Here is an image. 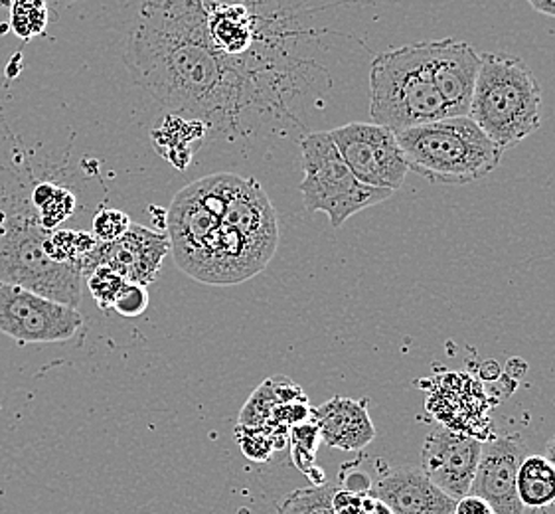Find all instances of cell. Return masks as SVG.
<instances>
[{
  "label": "cell",
  "mask_w": 555,
  "mask_h": 514,
  "mask_svg": "<svg viewBox=\"0 0 555 514\" xmlns=\"http://www.w3.org/2000/svg\"><path fill=\"white\" fill-rule=\"evenodd\" d=\"M125 62L134 83L168 112L234 129L251 101L247 79L204 28L201 0H146L134 14Z\"/></svg>",
  "instance_id": "6da1fadb"
},
{
  "label": "cell",
  "mask_w": 555,
  "mask_h": 514,
  "mask_svg": "<svg viewBox=\"0 0 555 514\" xmlns=\"http://www.w3.org/2000/svg\"><path fill=\"white\" fill-rule=\"evenodd\" d=\"M411 172L434 184H470L487 179L502 160L500 149L468 115L396 131Z\"/></svg>",
  "instance_id": "7a4b0ae2"
},
{
  "label": "cell",
  "mask_w": 555,
  "mask_h": 514,
  "mask_svg": "<svg viewBox=\"0 0 555 514\" xmlns=\"http://www.w3.org/2000/svg\"><path fill=\"white\" fill-rule=\"evenodd\" d=\"M468 117L504 151L540 129L542 88L522 57L480 54Z\"/></svg>",
  "instance_id": "3957f363"
},
{
  "label": "cell",
  "mask_w": 555,
  "mask_h": 514,
  "mask_svg": "<svg viewBox=\"0 0 555 514\" xmlns=\"http://www.w3.org/2000/svg\"><path fill=\"white\" fill-rule=\"evenodd\" d=\"M370 115L374 124L391 131L451 117L435 86L427 42L401 46L374 57L370 69Z\"/></svg>",
  "instance_id": "277c9868"
},
{
  "label": "cell",
  "mask_w": 555,
  "mask_h": 514,
  "mask_svg": "<svg viewBox=\"0 0 555 514\" xmlns=\"http://www.w3.org/2000/svg\"><path fill=\"white\" fill-rule=\"evenodd\" d=\"M33 210L11 216L0 232V281L34 291L78 309L83 271L48 254L46 235Z\"/></svg>",
  "instance_id": "5b68a950"
},
{
  "label": "cell",
  "mask_w": 555,
  "mask_h": 514,
  "mask_svg": "<svg viewBox=\"0 0 555 514\" xmlns=\"http://www.w3.org/2000/svg\"><path fill=\"white\" fill-rule=\"evenodd\" d=\"M305 179L300 182L305 208L324 213L333 228H340L354 214L388 201L393 191L367 187L346 165L328 131L307 134L300 141Z\"/></svg>",
  "instance_id": "8992f818"
},
{
  "label": "cell",
  "mask_w": 555,
  "mask_h": 514,
  "mask_svg": "<svg viewBox=\"0 0 555 514\" xmlns=\"http://www.w3.org/2000/svg\"><path fill=\"white\" fill-rule=\"evenodd\" d=\"M83 323L76 307L0 281V333L18 345L64 343L78 335Z\"/></svg>",
  "instance_id": "52a82bcc"
},
{
  "label": "cell",
  "mask_w": 555,
  "mask_h": 514,
  "mask_svg": "<svg viewBox=\"0 0 555 514\" xmlns=\"http://www.w3.org/2000/svg\"><path fill=\"white\" fill-rule=\"evenodd\" d=\"M328 133L346 165L364 184L400 191L410 167L396 131L378 124H348Z\"/></svg>",
  "instance_id": "ba28073f"
},
{
  "label": "cell",
  "mask_w": 555,
  "mask_h": 514,
  "mask_svg": "<svg viewBox=\"0 0 555 514\" xmlns=\"http://www.w3.org/2000/svg\"><path fill=\"white\" fill-rule=\"evenodd\" d=\"M480 451L482 444L475 437L437 427L423 441L422 471L435 487L459 501L470 492Z\"/></svg>",
  "instance_id": "9c48e42d"
},
{
  "label": "cell",
  "mask_w": 555,
  "mask_h": 514,
  "mask_svg": "<svg viewBox=\"0 0 555 514\" xmlns=\"http://www.w3.org/2000/svg\"><path fill=\"white\" fill-rule=\"evenodd\" d=\"M168 252L170 240L167 234L153 232L145 226L131 224L119 240L98 244L89 256L86 275L98 266H107L131 283L151 285L158 278Z\"/></svg>",
  "instance_id": "30bf717a"
},
{
  "label": "cell",
  "mask_w": 555,
  "mask_h": 514,
  "mask_svg": "<svg viewBox=\"0 0 555 514\" xmlns=\"http://www.w3.org/2000/svg\"><path fill=\"white\" fill-rule=\"evenodd\" d=\"M526 458V446L518 436H502L482 446L470 494L492 506L494 514H524L516 491L518 467Z\"/></svg>",
  "instance_id": "8fae6325"
},
{
  "label": "cell",
  "mask_w": 555,
  "mask_h": 514,
  "mask_svg": "<svg viewBox=\"0 0 555 514\" xmlns=\"http://www.w3.org/2000/svg\"><path fill=\"white\" fill-rule=\"evenodd\" d=\"M220 224V218L202 204L192 187L182 189L175 196L167 214V235L178 268L190 278L201 269L211 237Z\"/></svg>",
  "instance_id": "7c38bea8"
},
{
  "label": "cell",
  "mask_w": 555,
  "mask_h": 514,
  "mask_svg": "<svg viewBox=\"0 0 555 514\" xmlns=\"http://www.w3.org/2000/svg\"><path fill=\"white\" fill-rule=\"evenodd\" d=\"M427 50L435 86L449 107V115H468L480 69V54L473 46L453 38L427 42Z\"/></svg>",
  "instance_id": "4fadbf2b"
},
{
  "label": "cell",
  "mask_w": 555,
  "mask_h": 514,
  "mask_svg": "<svg viewBox=\"0 0 555 514\" xmlns=\"http://www.w3.org/2000/svg\"><path fill=\"white\" fill-rule=\"evenodd\" d=\"M220 222L244 234L267 254H275L279 244L278 213L256 179L234 175Z\"/></svg>",
  "instance_id": "5bb4252c"
},
{
  "label": "cell",
  "mask_w": 555,
  "mask_h": 514,
  "mask_svg": "<svg viewBox=\"0 0 555 514\" xmlns=\"http://www.w3.org/2000/svg\"><path fill=\"white\" fill-rule=\"evenodd\" d=\"M370 494L388 504L393 514H453L456 504L420 467L382 471L372 483Z\"/></svg>",
  "instance_id": "9a60e30c"
},
{
  "label": "cell",
  "mask_w": 555,
  "mask_h": 514,
  "mask_svg": "<svg viewBox=\"0 0 555 514\" xmlns=\"http://www.w3.org/2000/svg\"><path fill=\"white\" fill-rule=\"evenodd\" d=\"M312 420L328 448L358 451L376 439V427L367 414L366 400L334 396L312 412Z\"/></svg>",
  "instance_id": "2e32d148"
},
{
  "label": "cell",
  "mask_w": 555,
  "mask_h": 514,
  "mask_svg": "<svg viewBox=\"0 0 555 514\" xmlns=\"http://www.w3.org/2000/svg\"><path fill=\"white\" fill-rule=\"evenodd\" d=\"M204 127L208 125L201 119H184L178 113H170L165 124L153 133L156 151L182 170L189 167L190 158L194 155V149H190V143H196L202 139Z\"/></svg>",
  "instance_id": "e0dca14e"
},
{
  "label": "cell",
  "mask_w": 555,
  "mask_h": 514,
  "mask_svg": "<svg viewBox=\"0 0 555 514\" xmlns=\"http://www.w3.org/2000/svg\"><path fill=\"white\" fill-rule=\"evenodd\" d=\"M516 491L524 509L555 503V470L545 455H526L516 475Z\"/></svg>",
  "instance_id": "ac0fdd59"
},
{
  "label": "cell",
  "mask_w": 555,
  "mask_h": 514,
  "mask_svg": "<svg viewBox=\"0 0 555 514\" xmlns=\"http://www.w3.org/2000/svg\"><path fill=\"white\" fill-rule=\"evenodd\" d=\"M33 201L38 210L36 213L38 222L46 230H52L60 222L69 218L74 213V204H76L72 192H67L66 189H57L56 184H50V182H44L36 189Z\"/></svg>",
  "instance_id": "d6986e66"
},
{
  "label": "cell",
  "mask_w": 555,
  "mask_h": 514,
  "mask_svg": "<svg viewBox=\"0 0 555 514\" xmlns=\"http://www.w3.org/2000/svg\"><path fill=\"white\" fill-rule=\"evenodd\" d=\"M333 483L312 485L287 494L278 506V514H334L333 497L336 492Z\"/></svg>",
  "instance_id": "ffe728a7"
},
{
  "label": "cell",
  "mask_w": 555,
  "mask_h": 514,
  "mask_svg": "<svg viewBox=\"0 0 555 514\" xmlns=\"http://www.w3.org/2000/svg\"><path fill=\"white\" fill-rule=\"evenodd\" d=\"M48 26V0H11V28L23 40L44 34Z\"/></svg>",
  "instance_id": "44dd1931"
},
{
  "label": "cell",
  "mask_w": 555,
  "mask_h": 514,
  "mask_svg": "<svg viewBox=\"0 0 555 514\" xmlns=\"http://www.w3.org/2000/svg\"><path fill=\"white\" fill-rule=\"evenodd\" d=\"M279 403H283L278 390V378H269L266 384H261L249 402L245 403L242 415H240V425L242 427H263L273 414V410Z\"/></svg>",
  "instance_id": "7402d4cb"
},
{
  "label": "cell",
  "mask_w": 555,
  "mask_h": 514,
  "mask_svg": "<svg viewBox=\"0 0 555 514\" xmlns=\"http://www.w3.org/2000/svg\"><path fill=\"white\" fill-rule=\"evenodd\" d=\"M86 283H88L89 293H91L93 301L98 303V307L103 311H109L127 280L107 266H98L86 275Z\"/></svg>",
  "instance_id": "603a6c76"
},
{
  "label": "cell",
  "mask_w": 555,
  "mask_h": 514,
  "mask_svg": "<svg viewBox=\"0 0 555 514\" xmlns=\"http://www.w3.org/2000/svg\"><path fill=\"white\" fill-rule=\"evenodd\" d=\"M131 218L122 210L117 208H101L100 213L95 214L93 218V226H91V234L103 244H109L119 240L129 228H131Z\"/></svg>",
  "instance_id": "cb8c5ba5"
},
{
  "label": "cell",
  "mask_w": 555,
  "mask_h": 514,
  "mask_svg": "<svg viewBox=\"0 0 555 514\" xmlns=\"http://www.w3.org/2000/svg\"><path fill=\"white\" fill-rule=\"evenodd\" d=\"M112 309L115 313L125 317V319L141 317L149 309V291H146V285L127 281L125 287L119 291L117 299L113 301Z\"/></svg>",
  "instance_id": "d4e9b609"
},
{
  "label": "cell",
  "mask_w": 555,
  "mask_h": 514,
  "mask_svg": "<svg viewBox=\"0 0 555 514\" xmlns=\"http://www.w3.org/2000/svg\"><path fill=\"white\" fill-rule=\"evenodd\" d=\"M370 494V492H367ZM364 492L348 491V489H336L333 497L334 514H360L364 503Z\"/></svg>",
  "instance_id": "484cf974"
},
{
  "label": "cell",
  "mask_w": 555,
  "mask_h": 514,
  "mask_svg": "<svg viewBox=\"0 0 555 514\" xmlns=\"http://www.w3.org/2000/svg\"><path fill=\"white\" fill-rule=\"evenodd\" d=\"M453 514H494V511H492V506L485 499L468 492V494L461 497L456 501Z\"/></svg>",
  "instance_id": "4316f807"
},
{
  "label": "cell",
  "mask_w": 555,
  "mask_h": 514,
  "mask_svg": "<svg viewBox=\"0 0 555 514\" xmlns=\"http://www.w3.org/2000/svg\"><path fill=\"white\" fill-rule=\"evenodd\" d=\"M362 509H364L367 514H393V511L389 509L388 504L384 503V501H379L376 497H372V494L364 497Z\"/></svg>",
  "instance_id": "83f0119b"
},
{
  "label": "cell",
  "mask_w": 555,
  "mask_h": 514,
  "mask_svg": "<svg viewBox=\"0 0 555 514\" xmlns=\"http://www.w3.org/2000/svg\"><path fill=\"white\" fill-rule=\"evenodd\" d=\"M532 4L533 11L545 14V16H554L555 18V0H528Z\"/></svg>",
  "instance_id": "f1b7e54d"
},
{
  "label": "cell",
  "mask_w": 555,
  "mask_h": 514,
  "mask_svg": "<svg viewBox=\"0 0 555 514\" xmlns=\"http://www.w3.org/2000/svg\"><path fill=\"white\" fill-rule=\"evenodd\" d=\"M545 458H547V461L552 463V467L555 470V436L545 446Z\"/></svg>",
  "instance_id": "f546056e"
},
{
  "label": "cell",
  "mask_w": 555,
  "mask_h": 514,
  "mask_svg": "<svg viewBox=\"0 0 555 514\" xmlns=\"http://www.w3.org/2000/svg\"><path fill=\"white\" fill-rule=\"evenodd\" d=\"M48 2H57V0H48Z\"/></svg>",
  "instance_id": "4dcf8cb0"
}]
</instances>
